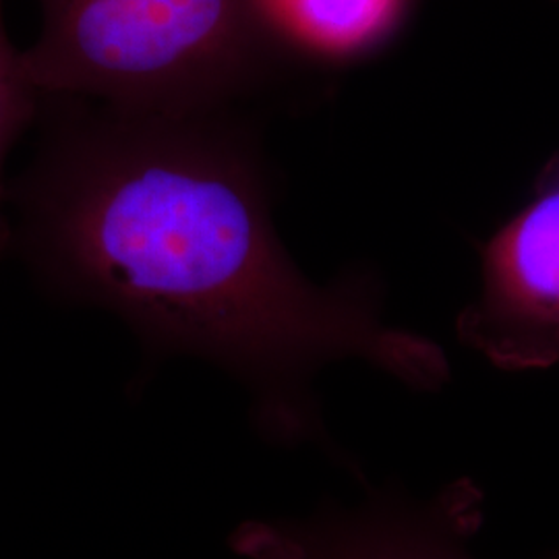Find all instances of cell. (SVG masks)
Segmentation results:
<instances>
[{
	"instance_id": "1",
	"label": "cell",
	"mask_w": 559,
	"mask_h": 559,
	"mask_svg": "<svg viewBox=\"0 0 559 559\" xmlns=\"http://www.w3.org/2000/svg\"><path fill=\"white\" fill-rule=\"evenodd\" d=\"M46 164L38 228L52 260L164 348L237 373L272 440L338 456L313 392L334 360H365L419 392L450 381L438 342L383 320L376 274L316 284L300 272L253 150L212 115L102 106Z\"/></svg>"
},
{
	"instance_id": "2",
	"label": "cell",
	"mask_w": 559,
	"mask_h": 559,
	"mask_svg": "<svg viewBox=\"0 0 559 559\" xmlns=\"http://www.w3.org/2000/svg\"><path fill=\"white\" fill-rule=\"evenodd\" d=\"M21 62L41 98L120 112L214 115L276 52L253 0H38Z\"/></svg>"
},
{
	"instance_id": "3",
	"label": "cell",
	"mask_w": 559,
	"mask_h": 559,
	"mask_svg": "<svg viewBox=\"0 0 559 559\" xmlns=\"http://www.w3.org/2000/svg\"><path fill=\"white\" fill-rule=\"evenodd\" d=\"M456 336L503 371L558 365L559 154L480 247L479 295L460 311Z\"/></svg>"
},
{
	"instance_id": "4",
	"label": "cell",
	"mask_w": 559,
	"mask_h": 559,
	"mask_svg": "<svg viewBox=\"0 0 559 559\" xmlns=\"http://www.w3.org/2000/svg\"><path fill=\"white\" fill-rule=\"evenodd\" d=\"M483 503L479 485L462 477L427 501L388 493L311 519L251 520L230 543L245 559H475L468 540L479 533Z\"/></svg>"
},
{
	"instance_id": "5",
	"label": "cell",
	"mask_w": 559,
	"mask_h": 559,
	"mask_svg": "<svg viewBox=\"0 0 559 559\" xmlns=\"http://www.w3.org/2000/svg\"><path fill=\"white\" fill-rule=\"evenodd\" d=\"M272 46L318 64L367 59L399 36L417 0H253Z\"/></svg>"
},
{
	"instance_id": "6",
	"label": "cell",
	"mask_w": 559,
	"mask_h": 559,
	"mask_svg": "<svg viewBox=\"0 0 559 559\" xmlns=\"http://www.w3.org/2000/svg\"><path fill=\"white\" fill-rule=\"evenodd\" d=\"M0 0V170L9 150L29 124L40 94L29 85L21 62V50L9 40Z\"/></svg>"
}]
</instances>
